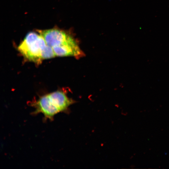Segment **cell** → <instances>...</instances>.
<instances>
[{"label": "cell", "instance_id": "obj_1", "mask_svg": "<svg viewBox=\"0 0 169 169\" xmlns=\"http://www.w3.org/2000/svg\"><path fill=\"white\" fill-rule=\"evenodd\" d=\"M72 101L63 92L55 91L41 97L33 104L35 110L33 115L41 113L44 120H52L58 113L65 111Z\"/></svg>", "mask_w": 169, "mask_h": 169}, {"label": "cell", "instance_id": "obj_2", "mask_svg": "<svg viewBox=\"0 0 169 169\" xmlns=\"http://www.w3.org/2000/svg\"><path fill=\"white\" fill-rule=\"evenodd\" d=\"M47 45L44 38L40 34L31 32L27 35L18 49L28 60L39 64L43 60L42 52Z\"/></svg>", "mask_w": 169, "mask_h": 169}, {"label": "cell", "instance_id": "obj_3", "mask_svg": "<svg viewBox=\"0 0 169 169\" xmlns=\"http://www.w3.org/2000/svg\"><path fill=\"white\" fill-rule=\"evenodd\" d=\"M39 32L46 44L52 48L76 42L74 39L64 32L59 29H53Z\"/></svg>", "mask_w": 169, "mask_h": 169}]
</instances>
